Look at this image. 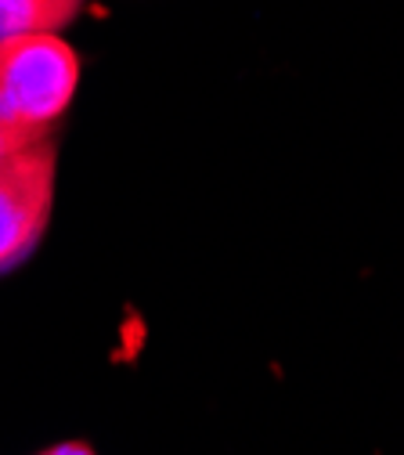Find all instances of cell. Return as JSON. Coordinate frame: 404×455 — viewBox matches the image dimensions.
<instances>
[{
  "instance_id": "4",
  "label": "cell",
  "mask_w": 404,
  "mask_h": 455,
  "mask_svg": "<svg viewBox=\"0 0 404 455\" xmlns=\"http://www.w3.org/2000/svg\"><path fill=\"white\" fill-rule=\"evenodd\" d=\"M40 455H94V451H91V444H83V441H66V444H54V448H47V451H40Z\"/></svg>"
},
{
  "instance_id": "3",
  "label": "cell",
  "mask_w": 404,
  "mask_h": 455,
  "mask_svg": "<svg viewBox=\"0 0 404 455\" xmlns=\"http://www.w3.org/2000/svg\"><path fill=\"white\" fill-rule=\"evenodd\" d=\"M83 8V0H0V40L58 33Z\"/></svg>"
},
{
  "instance_id": "5",
  "label": "cell",
  "mask_w": 404,
  "mask_h": 455,
  "mask_svg": "<svg viewBox=\"0 0 404 455\" xmlns=\"http://www.w3.org/2000/svg\"><path fill=\"white\" fill-rule=\"evenodd\" d=\"M0 124H12V120H8V112H4V101H0Z\"/></svg>"
},
{
  "instance_id": "1",
  "label": "cell",
  "mask_w": 404,
  "mask_h": 455,
  "mask_svg": "<svg viewBox=\"0 0 404 455\" xmlns=\"http://www.w3.org/2000/svg\"><path fill=\"white\" fill-rule=\"evenodd\" d=\"M80 84V54L58 33L0 40V101L8 120L47 131L69 108Z\"/></svg>"
},
{
  "instance_id": "2",
  "label": "cell",
  "mask_w": 404,
  "mask_h": 455,
  "mask_svg": "<svg viewBox=\"0 0 404 455\" xmlns=\"http://www.w3.org/2000/svg\"><path fill=\"white\" fill-rule=\"evenodd\" d=\"M54 163L47 138L0 159V271L36 250L54 206Z\"/></svg>"
}]
</instances>
